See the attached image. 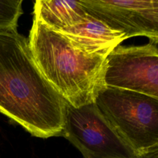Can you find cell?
<instances>
[{"label":"cell","instance_id":"1","mask_svg":"<svg viewBox=\"0 0 158 158\" xmlns=\"http://www.w3.org/2000/svg\"><path fill=\"white\" fill-rule=\"evenodd\" d=\"M66 103L39 69L28 39L0 31V113L33 137H63Z\"/></svg>","mask_w":158,"mask_h":158},{"label":"cell","instance_id":"2","mask_svg":"<svg viewBox=\"0 0 158 158\" xmlns=\"http://www.w3.org/2000/svg\"><path fill=\"white\" fill-rule=\"evenodd\" d=\"M29 45L35 64L68 104L95 103L104 83L106 56L89 54L33 18Z\"/></svg>","mask_w":158,"mask_h":158},{"label":"cell","instance_id":"3","mask_svg":"<svg viewBox=\"0 0 158 158\" xmlns=\"http://www.w3.org/2000/svg\"><path fill=\"white\" fill-rule=\"evenodd\" d=\"M95 103L137 155L158 146V99L106 86Z\"/></svg>","mask_w":158,"mask_h":158},{"label":"cell","instance_id":"4","mask_svg":"<svg viewBox=\"0 0 158 158\" xmlns=\"http://www.w3.org/2000/svg\"><path fill=\"white\" fill-rule=\"evenodd\" d=\"M83 158H137L96 103L74 107L66 103L64 134Z\"/></svg>","mask_w":158,"mask_h":158},{"label":"cell","instance_id":"5","mask_svg":"<svg viewBox=\"0 0 158 158\" xmlns=\"http://www.w3.org/2000/svg\"><path fill=\"white\" fill-rule=\"evenodd\" d=\"M104 83L158 99L157 44L117 46L106 57Z\"/></svg>","mask_w":158,"mask_h":158},{"label":"cell","instance_id":"6","mask_svg":"<svg viewBox=\"0 0 158 158\" xmlns=\"http://www.w3.org/2000/svg\"><path fill=\"white\" fill-rule=\"evenodd\" d=\"M88 14L126 38L145 36L158 43V0H78Z\"/></svg>","mask_w":158,"mask_h":158},{"label":"cell","instance_id":"7","mask_svg":"<svg viewBox=\"0 0 158 158\" xmlns=\"http://www.w3.org/2000/svg\"><path fill=\"white\" fill-rule=\"evenodd\" d=\"M56 32L81 50L106 57L120 43L127 40L124 32L113 29L88 13L75 26Z\"/></svg>","mask_w":158,"mask_h":158},{"label":"cell","instance_id":"8","mask_svg":"<svg viewBox=\"0 0 158 158\" xmlns=\"http://www.w3.org/2000/svg\"><path fill=\"white\" fill-rule=\"evenodd\" d=\"M87 15L78 0H35L33 18L55 31L75 26Z\"/></svg>","mask_w":158,"mask_h":158},{"label":"cell","instance_id":"9","mask_svg":"<svg viewBox=\"0 0 158 158\" xmlns=\"http://www.w3.org/2000/svg\"><path fill=\"white\" fill-rule=\"evenodd\" d=\"M24 0H0V31H17Z\"/></svg>","mask_w":158,"mask_h":158},{"label":"cell","instance_id":"10","mask_svg":"<svg viewBox=\"0 0 158 158\" xmlns=\"http://www.w3.org/2000/svg\"><path fill=\"white\" fill-rule=\"evenodd\" d=\"M137 158H158V146L139 154Z\"/></svg>","mask_w":158,"mask_h":158}]
</instances>
